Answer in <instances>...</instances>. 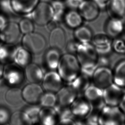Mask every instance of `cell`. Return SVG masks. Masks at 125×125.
<instances>
[{
	"label": "cell",
	"mask_w": 125,
	"mask_h": 125,
	"mask_svg": "<svg viewBox=\"0 0 125 125\" xmlns=\"http://www.w3.org/2000/svg\"><path fill=\"white\" fill-rule=\"evenodd\" d=\"M76 57L81 66V72L91 77L98 66L99 55L94 47L90 43H80Z\"/></svg>",
	"instance_id": "cell-1"
},
{
	"label": "cell",
	"mask_w": 125,
	"mask_h": 125,
	"mask_svg": "<svg viewBox=\"0 0 125 125\" xmlns=\"http://www.w3.org/2000/svg\"><path fill=\"white\" fill-rule=\"evenodd\" d=\"M81 68L76 56L74 54L67 53L61 56L57 69L63 81L69 83L79 75Z\"/></svg>",
	"instance_id": "cell-2"
},
{
	"label": "cell",
	"mask_w": 125,
	"mask_h": 125,
	"mask_svg": "<svg viewBox=\"0 0 125 125\" xmlns=\"http://www.w3.org/2000/svg\"><path fill=\"white\" fill-rule=\"evenodd\" d=\"M98 123L101 125H125V115L118 106L105 105L99 112Z\"/></svg>",
	"instance_id": "cell-3"
},
{
	"label": "cell",
	"mask_w": 125,
	"mask_h": 125,
	"mask_svg": "<svg viewBox=\"0 0 125 125\" xmlns=\"http://www.w3.org/2000/svg\"><path fill=\"white\" fill-rule=\"evenodd\" d=\"M31 14L34 23L39 26H44L53 19L54 11L51 3L40 1Z\"/></svg>",
	"instance_id": "cell-4"
},
{
	"label": "cell",
	"mask_w": 125,
	"mask_h": 125,
	"mask_svg": "<svg viewBox=\"0 0 125 125\" xmlns=\"http://www.w3.org/2000/svg\"><path fill=\"white\" fill-rule=\"evenodd\" d=\"M22 45L31 54H39L42 52L46 45L44 36L37 32L25 34L22 39Z\"/></svg>",
	"instance_id": "cell-5"
},
{
	"label": "cell",
	"mask_w": 125,
	"mask_h": 125,
	"mask_svg": "<svg viewBox=\"0 0 125 125\" xmlns=\"http://www.w3.org/2000/svg\"><path fill=\"white\" fill-rule=\"evenodd\" d=\"M2 78L9 86L18 87L24 81L25 75L21 67L14 63L10 64L3 68Z\"/></svg>",
	"instance_id": "cell-6"
},
{
	"label": "cell",
	"mask_w": 125,
	"mask_h": 125,
	"mask_svg": "<svg viewBox=\"0 0 125 125\" xmlns=\"http://www.w3.org/2000/svg\"><path fill=\"white\" fill-rule=\"evenodd\" d=\"M83 96L91 105L92 111L100 112L105 106L103 90L94 85H90L83 92Z\"/></svg>",
	"instance_id": "cell-7"
},
{
	"label": "cell",
	"mask_w": 125,
	"mask_h": 125,
	"mask_svg": "<svg viewBox=\"0 0 125 125\" xmlns=\"http://www.w3.org/2000/svg\"><path fill=\"white\" fill-rule=\"evenodd\" d=\"M91 80L94 85L103 90L114 83L113 71L108 66H98L93 73Z\"/></svg>",
	"instance_id": "cell-8"
},
{
	"label": "cell",
	"mask_w": 125,
	"mask_h": 125,
	"mask_svg": "<svg viewBox=\"0 0 125 125\" xmlns=\"http://www.w3.org/2000/svg\"><path fill=\"white\" fill-rule=\"evenodd\" d=\"M42 87L46 91L56 93L63 86V80L58 72L50 71L44 75Z\"/></svg>",
	"instance_id": "cell-9"
},
{
	"label": "cell",
	"mask_w": 125,
	"mask_h": 125,
	"mask_svg": "<svg viewBox=\"0 0 125 125\" xmlns=\"http://www.w3.org/2000/svg\"><path fill=\"white\" fill-rule=\"evenodd\" d=\"M122 88L113 83L103 90V96L105 105L118 106L124 95Z\"/></svg>",
	"instance_id": "cell-10"
},
{
	"label": "cell",
	"mask_w": 125,
	"mask_h": 125,
	"mask_svg": "<svg viewBox=\"0 0 125 125\" xmlns=\"http://www.w3.org/2000/svg\"><path fill=\"white\" fill-rule=\"evenodd\" d=\"M84 20L91 21L95 20L100 15V9L92 0H84L77 9Z\"/></svg>",
	"instance_id": "cell-11"
},
{
	"label": "cell",
	"mask_w": 125,
	"mask_h": 125,
	"mask_svg": "<svg viewBox=\"0 0 125 125\" xmlns=\"http://www.w3.org/2000/svg\"><path fill=\"white\" fill-rule=\"evenodd\" d=\"M1 31L0 40L3 43L9 45H12L18 41L21 32L19 25L14 22L7 24Z\"/></svg>",
	"instance_id": "cell-12"
},
{
	"label": "cell",
	"mask_w": 125,
	"mask_h": 125,
	"mask_svg": "<svg viewBox=\"0 0 125 125\" xmlns=\"http://www.w3.org/2000/svg\"><path fill=\"white\" fill-rule=\"evenodd\" d=\"M43 93V88L39 83H30L22 90L24 101L30 104H36L39 102Z\"/></svg>",
	"instance_id": "cell-13"
},
{
	"label": "cell",
	"mask_w": 125,
	"mask_h": 125,
	"mask_svg": "<svg viewBox=\"0 0 125 125\" xmlns=\"http://www.w3.org/2000/svg\"><path fill=\"white\" fill-rule=\"evenodd\" d=\"M74 117L84 120L92 111L91 105L84 97H77L70 106Z\"/></svg>",
	"instance_id": "cell-14"
},
{
	"label": "cell",
	"mask_w": 125,
	"mask_h": 125,
	"mask_svg": "<svg viewBox=\"0 0 125 125\" xmlns=\"http://www.w3.org/2000/svg\"><path fill=\"white\" fill-rule=\"evenodd\" d=\"M99 56H107L112 51V38L106 34H98L91 40Z\"/></svg>",
	"instance_id": "cell-15"
},
{
	"label": "cell",
	"mask_w": 125,
	"mask_h": 125,
	"mask_svg": "<svg viewBox=\"0 0 125 125\" xmlns=\"http://www.w3.org/2000/svg\"><path fill=\"white\" fill-rule=\"evenodd\" d=\"M56 94L57 99L56 105L62 106H70L78 95L76 91L69 84L63 86Z\"/></svg>",
	"instance_id": "cell-16"
},
{
	"label": "cell",
	"mask_w": 125,
	"mask_h": 125,
	"mask_svg": "<svg viewBox=\"0 0 125 125\" xmlns=\"http://www.w3.org/2000/svg\"><path fill=\"white\" fill-rule=\"evenodd\" d=\"M104 29L105 34L112 39L118 37L124 31V21L121 19L109 17L105 22Z\"/></svg>",
	"instance_id": "cell-17"
},
{
	"label": "cell",
	"mask_w": 125,
	"mask_h": 125,
	"mask_svg": "<svg viewBox=\"0 0 125 125\" xmlns=\"http://www.w3.org/2000/svg\"><path fill=\"white\" fill-rule=\"evenodd\" d=\"M31 54L22 46L15 47L12 52L11 60L18 66L25 68L31 63Z\"/></svg>",
	"instance_id": "cell-18"
},
{
	"label": "cell",
	"mask_w": 125,
	"mask_h": 125,
	"mask_svg": "<svg viewBox=\"0 0 125 125\" xmlns=\"http://www.w3.org/2000/svg\"><path fill=\"white\" fill-rule=\"evenodd\" d=\"M66 39L65 32L62 28L57 27L51 31L49 36V43L51 48L60 51L66 44Z\"/></svg>",
	"instance_id": "cell-19"
},
{
	"label": "cell",
	"mask_w": 125,
	"mask_h": 125,
	"mask_svg": "<svg viewBox=\"0 0 125 125\" xmlns=\"http://www.w3.org/2000/svg\"><path fill=\"white\" fill-rule=\"evenodd\" d=\"M106 9L109 17L123 19L125 17V0H109Z\"/></svg>",
	"instance_id": "cell-20"
},
{
	"label": "cell",
	"mask_w": 125,
	"mask_h": 125,
	"mask_svg": "<svg viewBox=\"0 0 125 125\" xmlns=\"http://www.w3.org/2000/svg\"><path fill=\"white\" fill-rule=\"evenodd\" d=\"M25 68V77L30 83H39L42 82L44 74L40 66L31 63Z\"/></svg>",
	"instance_id": "cell-21"
},
{
	"label": "cell",
	"mask_w": 125,
	"mask_h": 125,
	"mask_svg": "<svg viewBox=\"0 0 125 125\" xmlns=\"http://www.w3.org/2000/svg\"><path fill=\"white\" fill-rule=\"evenodd\" d=\"M62 20L67 27L74 30L82 25L84 20L81 14L76 9H69L66 11Z\"/></svg>",
	"instance_id": "cell-22"
},
{
	"label": "cell",
	"mask_w": 125,
	"mask_h": 125,
	"mask_svg": "<svg viewBox=\"0 0 125 125\" xmlns=\"http://www.w3.org/2000/svg\"><path fill=\"white\" fill-rule=\"evenodd\" d=\"M41 108L36 104H30L21 111L25 125H32L39 122V115Z\"/></svg>",
	"instance_id": "cell-23"
},
{
	"label": "cell",
	"mask_w": 125,
	"mask_h": 125,
	"mask_svg": "<svg viewBox=\"0 0 125 125\" xmlns=\"http://www.w3.org/2000/svg\"><path fill=\"white\" fill-rule=\"evenodd\" d=\"M59 116L54 107H43L39 115V122L42 124L53 125L58 124Z\"/></svg>",
	"instance_id": "cell-24"
},
{
	"label": "cell",
	"mask_w": 125,
	"mask_h": 125,
	"mask_svg": "<svg viewBox=\"0 0 125 125\" xmlns=\"http://www.w3.org/2000/svg\"><path fill=\"white\" fill-rule=\"evenodd\" d=\"M61 57L59 50L51 47L44 55V64L50 71H55L57 69Z\"/></svg>",
	"instance_id": "cell-25"
},
{
	"label": "cell",
	"mask_w": 125,
	"mask_h": 125,
	"mask_svg": "<svg viewBox=\"0 0 125 125\" xmlns=\"http://www.w3.org/2000/svg\"><path fill=\"white\" fill-rule=\"evenodd\" d=\"M91 77L80 72L79 75L73 81L69 83L77 94L83 93L91 85Z\"/></svg>",
	"instance_id": "cell-26"
},
{
	"label": "cell",
	"mask_w": 125,
	"mask_h": 125,
	"mask_svg": "<svg viewBox=\"0 0 125 125\" xmlns=\"http://www.w3.org/2000/svg\"><path fill=\"white\" fill-rule=\"evenodd\" d=\"M73 35L75 40L80 43H90L93 37V32L91 28L83 24L74 29Z\"/></svg>",
	"instance_id": "cell-27"
},
{
	"label": "cell",
	"mask_w": 125,
	"mask_h": 125,
	"mask_svg": "<svg viewBox=\"0 0 125 125\" xmlns=\"http://www.w3.org/2000/svg\"><path fill=\"white\" fill-rule=\"evenodd\" d=\"M5 100L9 104L12 106H18L24 101L22 90L18 87H11L5 94Z\"/></svg>",
	"instance_id": "cell-28"
},
{
	"label": "cell",
	"mask_w": 125,
	"mask_h": 125,
	"mask_svg": "<svg viewBox=\"0 0 125 125\" xmlns=\"http://www.w3.org/2000/svg\"><path fill=\"white\" fill-rule=\"evenodd\" d=\"M113 73L114 83L122 88H125V59L117 64Z\"/></svg>",
	"instance_id": "cell-29"
},
{
	"label": "cell",
	"mask_w": 125,
	"mask_h": 125,
	"mask_svg": "<svg viewBox=\"0 0 125 125\" xmlns=\"http://www.w3.org/2000/svg\"><path fill=\"white\" fill-rule=\"evenodd\" d=\"M40 1V0H15V7L19 13L30 14Z\"/></svg>",
	"instance_id": "cell-30"
},
{
	"label": "cell",
	"mask_w": 125,
	"mask_h": 125,
	"mask_svg": "<svg viewBox=\"0 0 125 125\" xmlns=\"http://www.w3.org/2000/svg\"><path fill=\"white\" fill-rule=\"evenodd\" d=\"M39 103L42 107H54L57 103L56 93L49 91L43 93Z\"/></svg>",
	"instance_id": "cell-31"
},
{
	"label": "cell",
	"mask_w": 125,
	"mask_h": 125,
	"mask_svg": "<svg viewBox=\"0 0 125 125\" xmlns=\"http://www.w3.org/2000/svg\"><path fill=\"white\" fill-rule=\"evenodd\" d=\"M54 11V15L53 20L59 22L61 19H62L63 16L66 12V6L62 1L53 0L51 3Z\"/></svg>",
	"instance_id": "cell-32"
},
{
	"label": "cell",
	"mask_w": 125,
	"mask_h": 125,
	"mask_svg": "<svg viewBox=\"0 0 125 125\" xmlns=\"http://www.w3.org/2000/svg\"><path fill=\"white\" fill-rule=\"evenodd\" d=\"M3 43H0V62L7 63L11 60V56L14 47Z\"/></svg>",
	"instance_id": "cell-33"
},
{
	"label": "cell",
	"mask_w": 125,
	"mask_h": 125,
	"mask_svg": "<svg viewBox=\"0 0 125 125\" xmlns=\"http://www.w3.org/2000/svg\"><path fill=\"white\" fill-rule=\"evenodd\" d=\"M19 25L21 32L24 35L34 31V22L32 19L27 18L22 19L19 22Z\"/></svg>",
	"instance_id": "cell-34"
},
{
	"label": "cell",
	"mask_w": 125,
	"mask_h": 125,
	"mask_svg": "<svg viewBox=\"0 0 125 125\" xmlns=\"http://www.w3.org/2000/svg\"><path fill=\"white\" fill-rule=\"evenodd\" d=\"M112 50L117 54H125V40L121 38H115L112 43Z\"/></svg>",
	"instance_id": "cell-35"
},
{
	"label": "cell",
	"mask_w": 125,
	"mask_h": 125,
	"mask_svg": "<svg viewBox=\"0 0 125 125\" xmlns=\"http://www.w3.org/2000/svg\"><path fill=\"white\" fill-rule=\"evenodd\" d=\"M9 122L12 125H25L22 117L21 111H17L11 115Z\"/></svg>",
	"instance_id": "cell-36"
},
{
	"label": "cell",
	"mask_w": 125,
	"mask_h": 125,
	"mask_svg": "<svg viewBox=\"0 0 125 125\" xmlns=\"http://www.w3.org/2000/svg\"><path fill=\"white\" fill-rule=\"evenodd\" d=\"M10 112L8 109L3 106H0V125L8 123L10 120Z\"/></svg>",
	"instance_id": "cell-37"
},
{
	"label": "cell",
	"mask_w": 125,
	"mask_h": 125,
	"mask_svg": "<svg viewBox=\"0 0 125 125\" xmlns=\"http://www.w3.org/2000/svg\"><path fill=\"white\" fill-rule=\"evenodd\" d=\"M99 112L91 111L89 115L84 119L85 124L98 125Z\"/></svg>",
	"instance_id": "cell-38"
},
{
	"label": "cell",
	"mask_w": 125,
	"mask_h": 125,
	"mask_svg": "<svg viewBox=\"0 0 125 125\" xmlns=\"http://www.w3.org/2000/svg\"><path fill=\"white\" fill-rule=\"evenodd\" d=\"M80 43L78 41L75 40H71L68 42L66 44V50L68 53L73 54L76 53L78 45Z\"/></svg>",
	"instance_id": "cell-39"
},
{
	"label": "cell",
	"mask_w": 125,
	"mask_h": 125,
	"mask_svg": "<svg viewBox=\"0 0 125 125\" xmlns=\"http://www.w3.org/2000/svg\"><path fill=\"white\" fill-rule=\"evenodd\" d=\"M96 5L99 7L100 10L105 9L106 8L109 0H92Z\"/></svg>",
	"instance_id": "cell-40"
},
{
	"label": "cell",
	"mask_w": 125,
	"mask_h": 125,
	"mask_svg": "<svg viewBox=\"0 0 125 125\" xmlns=\"http://www.w3.org/2000/svg\"><path fill=\"white\" fill-rule=\"evenodd\" d=\"M58 124L61 125H74V120L72 118L63 119L59 120Z\"/></svg>",
	"instance_id": "cell-41"
},
{
	"label": "cell",
	"mask_w": 125,
	"mask_h": 125,
	"mask_svg": "<svg viewBox=\"0 0 125 125\" xmlns=\"http://www.w3.org/2000/svg\"><path fill=\"white\" fill-rule=\"evenodd\" d=\"M58 22L54 20H51L47 24L46 26L47 27V29L50 31H51L52 30L55 29L56 27H58Z\"/></svg>",
	"instance_id": "cell-42"
},
{
	"label": "cell",
	"mask_w": 125,
	"mask_h": 125,
	"mask_svg": "<svg viewBox=\"0 0 125 125\" xmlns=\"http://www.w3.org/2000/svg\"><path fill=\"white\" fill-rule=\"evenodd\" d=\"M118 106L122 112L125 115V94H124L122 97Z\"/></svg>",
	"instance_id": "cell-43"
},
{
	"label": "cell",
	"mask_w": 125,
	"mask_h": 125,
	"mask_svg": "<svg viewBox=\"0 0 125 125\" xmlns=\"http://www.w3.org/2000/svg\"><path fill=\"white\" fill-rule=\"evenodd\" d=\"M3 65L1 62H0V81L3 79L2 76L3 74Z\"/></svg>",
	"instance_id": "cell-44"
},
{
	"label": "cell",
	"mask_w": 125,
	"mask_h": 125,
	"mask_svg": "<svg viewBox=\"0 0 125 125\" xmlns=\"http://www.w3.org/2000/svg\"><path fill=\"white\" fill-rule=\"evenodd\" d=\"M122 20H123V21H124V31L125 32V17L124 18V19H123Z\"/></svg>",
	"instance_id": "cell-45"
},
{
	"label": "cell",
	"mask_w": 125,
	"mask_h": 125,
	"mask_svg": "<svg viewBox=\"0 0 125 125\" xmlns=\"http://www.w3.org/2000/svg\"><path fill=\"white\" fill-rule=\"evenodd\" d=\"M56 0V1H63L64 0Z\"/></svg>",
	"instance_id": "cell-46"
}]
</instances>
